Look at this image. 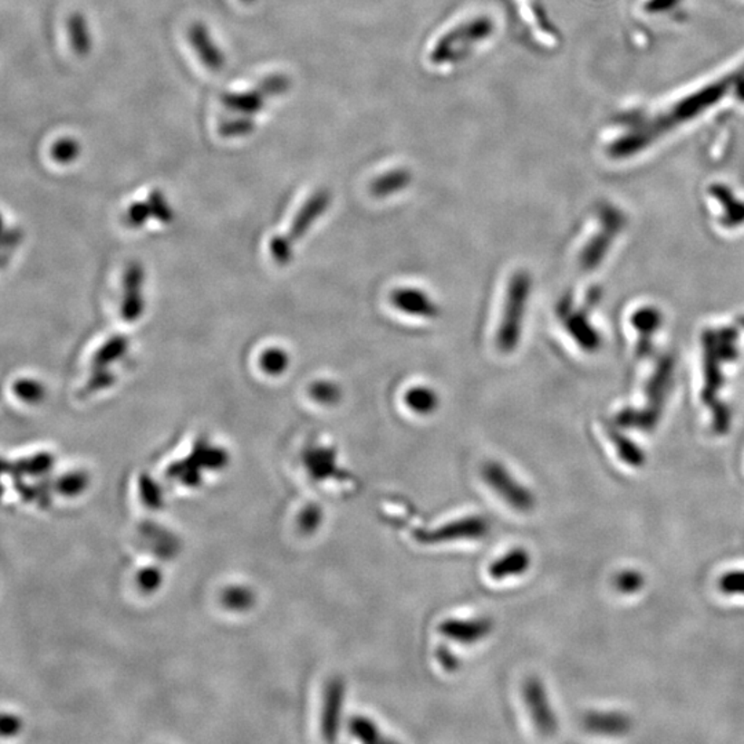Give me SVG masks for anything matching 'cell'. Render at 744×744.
I'll return each instance as SVG.
<instances>
[{"label":"cell","instance_id":"obj_41","mask_svg":"<svg viewBox=\"0 0 744 744\" xmlns=\"http://www.w3.org/2000/svg\"><path fill=\"white\" fill-rule=\"evenodd\" d=\"M159 581H160V578H159L158 572L156 571H145L144 574H142L141 579H140L142 587H145V589H152L153 586L156 587Z\"/></svg>","mask_w":744,"mask_h":744},{"label":"cell","instance_id":"obj_17","mask_svg":"<svg viewBox=\"0 0 744 744\" xmlns=\"http://www.w3.org/2000/svg\"><path fill=\"white\" fill-rule=\"evenodd\" d=\"M558 314L563 317L566 330L571 333L572 338L579 345L584 346L582 349L593 351L594 346H597V333H594L587 320L585 319L584 314H579V312H572L565 304L561 305Z\"/></svg>","mask_w":744,"mask_h":744},{"label":"cell","instance_id":"obj_11","mask_svg":"<svg viewBox=\"0 0 744 744\" xmlns=\"http://www.w3.org/2000/svg\"><path fill=\"white\" fill-rule=\"evenodd\" d=\"M188 38L196 54L200 58L201 63L208 70L214 71V72L224 70L227 58L211 38L210 32L205 24L193 23L188 31Z\"/></svg>","mask_w":744,"mask_h":744},{"label":"cell","instance_id":"obj_1","mask_svg":"<svg viewBox=\"0 0 744 744\" xmlns=\"http://www.w3.org/2000/svg\"><path fill=\"white\" fill-rule=\"evenodd\" d=\"M495 32V23L488 15L469 18L444 32L429 50V63L449 66L465 61L476 47L488 41Z\"/></svg>","mask_w":744,"mask_h":744},{"label":"cell","instance_id":"obj_8","mask_svg":"<svg viewBox=\"0 0 744 744\" xmlns=\"http://www.w3.org/2000/svg\"><path fill=\"white\" fill-rule=\"evenodd\" d=\"M391 305L407 314L423 320H436L441 316L439 304L426 291L415 287H399L391 291Z\"/></svg>","mask_w":744,"mask_h":744},{"label":"cell","instance_id":"obj_23","mask_svg":"<svg viewBox=\"0 0 744 744\" xmlns=\"http://www.w3.org/2000/svg\"><path fill=\"white\" fill-rule=\"evenodd\" d=\"M309 393H311L312 399H314V401L322 405H327V407L340 404L343 397L341 386L336 382H333V381L327 380L314 382V385L311 386Z\"/></svg>","mask_w":744,"mask_h":744},{"label":"cell","instance_id":"obj_22","mask_svg":"<svg viewBox=\"0 0 744 744\" xmlns=\"http://www.w3.org/2000/svg\"><path fill=\"white\" fill-rule=\"evenodd\" d=\"M348 728L351 735L357 740L362 741V743L374 744L385 741L377 722L374 720L368 719V717H353V719L349 720Z\"/></svg>","mask_w":744,"mask_h":744},{"label":"cell","instance_id":"obj_35","mask_svg":"<svg viewBox=\"0 0 744 744\" xmlns=\"http://www.w3.org/2000/svg\"><path fill=\"white\" fill-rule=\"evenodd\" d=\"M225 601H227V605L230 608H236V610H240V608H246V606L250 604L251 601V594L245 589H230L229 592L225 594Z\"/></svg>","mask_w":744,"mask_h":744},{"label":"cell","instance_id":"obj_5","mask_svg":"<svg viewBox=\"0 0 744 744\" xmlns=\"http://www.w3.org/2000/svg\"><path fill=\"white\" fill-rule=\"evenodd\" d=\"M739 72L733 75L727 76L719 82H713L709 86L701 87L693 94L687 95L669 111L666 118L663 119L667 126L670 124L687 123L692 119L698 118L701 113L713 108L717 102L722 100L727 95V92L732 89Z\"/></svg>","mask_w":744,"mask_h":744},{"label":"cell","instance_id":"obj_10","mask_svg":"<svg viewBox=\"0 0 744 744\" xmlns=\"http://www.w3.org/2000/svg\"><path fill=\"white\" fill-rule=\"evenodd\" d=\"M331 193L327 189H319L304 203L301 210L296 214L291 224L290 233L287 236L291 242L295 243L301 240L312 227L316 224L317 219L324 216L325 211L330 208Z\"/></svg>","mask_w":744,"mask_h":744},{"label":"cell","instance_id":"obj_6","mask_svg":"<svg viewBox=\"0 0 744 744\" xmlns=\"http://www.w3.org/2000/svg\"><path fill=\"white\" fill-rule=\"evenodd\" d=\"M523 699L537 732L544 736L555 735L558 730L557 714L553 709L544 681L537 677H528L524 681Z\"/></svg>","mask_w":744,"mask_h":744},{"label":"cell","instance_id":"obj_28","mask_svg":"<svg viewBox=\"0 0 744 744\" xmlns=\"http://www.w3.org/2000/svg\"><path fill=\"white\" fill-rule=\"evenodd\" d=\"M259 90L266 95L267 98L279 97V95L285 94L291 89V79L283 73H275V75L266 76L256 84Z\"/></svg>","mask_w":744,"mask_h":744},{"label":"cell","instance_id":"obj_14","mask_svg":"<svg viewBox=\"0 0 744 744\" xmlns=\"http://www.w3.org/2000/svg\"><path fill=\"white\" fill-rule=\"evenodd\" d=\"M585 727L597 735L621 736L629 732L632 720L618 711H593L585 717Z\"/></svg>","mask_w":744,"mask_h":744},{"label":"cell","instance_id":"obj_18","mask_svg":"<svg viewBox=\"0 0 744 744\" xmlns=\"http://www.w3.org/2000/svg\"><path fill=\"white\" fill-rule=\"evenodd\" d=\"M652 132L638 127L634 131L626 132L611 144L610 153L614 158H627L644 150L652 142Z\"/></svg>","mask_w":744,"mask_h":744},{"label":"cell","instance_id":"obj_25","mask_svg":"<svg viewBox=\"0 0 744 744\" xmlns=\"http://www.w3.org/2000/svg\"><path fill=\"white\" fill-rule=\"evenodd\" d=\"M50 155L57 163H73L81 155V144L76 140L71 139V137L58 140L57 142L53 144Z\"/></svg>","mask_w":744,"mask_h":744},{"label":"cell","instance_id":"obj_30","mask_svg":"<svg viewBox=\"0 0 744 744\" xmlns=\"http://www.w3.org/2000/svg\"><path fill=\"white\" fill-rule=\"evenodd\" d=\"M323 521V510L317 505L306 506L299 516V529L305 534H314L320 528Z\"/></svg>","mask_w":744,"mask_h":744},{"label":"cell","instance_id":"obj_39","mask_svg":"<svg viewBox=\"0 0 744 744\" xmlns=\"http://www.w3.org/2000/svg\"><path fill=\"white\" fill-rule=\"evenodd\" d=\"M436 658L446 672H454L459 669V662H458L457 656L446 648L437 651Z\"/></svg>","mask_w":744,"mask_h":744},{"label":"cell","instance_id":"obj_4","mask_svg":"<svg viewBox=\"0 0 744 744\" xmlns=\"http://www.w3.org/2000/svg\"><path fill=\"white\" fill-rule=\"evenodd\" d=\"M491 524L481 516H468L429 529H415L412 537L420 545H444L462 540L484 539Z\"/></svg>","mask_w":744,"mask_h":744},{"label":"cell","instance_id":"obj_24","mask_svg":"<svg viewBox=\"0 0 744 744\" xmlns=\"http://www.w3.org/2000/svg\"><path fill=\"white\" fill-rule=\"evenodd\" d=\"M254 129H256V123L253 118L242 115L240 118L222 121L219 124L218 132L225 139H235V137H245V135L251 134Z\"/></svg>","mask_w":744,"mask_h":744},{"label":"cell","instance_id":"obj_31","mask_svg":"<svg viewBox=\"0 0 744 744\" xmlns=\"http://www.w3.org/2000/svg\"><path fill=\"white\" fill-rule=\"evenodd\" d=\"M720 587L725 594L744 595V571L728 572L720 581Z\"/></svg>","mask_w":744,"mask_h":744},{"label":"cell","instance_id":"obj_27","mask_svg":"<svg viewBox=\"0 0 744 744\" xmlns=\"http://www.w3.org/2000/svg\"><path fill=\"white\" fill-rule=\"evenodd\" d=\"M290 364V357L282 349H270L264 353L261 359V365L267 374L280 375L285 372Z\"/></svg>","mask_w":744,"mask_h":744},{"label":"cell","instance_id":"obj_33","mask_svg":"<svg viewBox=\"0 0 744 744\" xmlns=\"http://www.w3.org/2000/svg\"><path fill=\"white\" fill-rule=\"evenodd\" d=\"M148 203H150V210L155 214V217H158L161 221H170L173 213H171V208L167 205L166 198L160 190H153Z\"/></svg>","mask_w":744,"mask_h":744},{"label":"cell","instance_id":"obj_36","mask_svg":"<svg viewBox=\"0 0 744 744\" xmlns=\"http://www.w3.org/2000/svg\"><path fill=\"white\" fill-rule=\"evenodd\" d=\"M126 351V343L123 340H115L105 346L104 351L98 353V364H107V362H113L116 356L123 354Z\"/></svg>","mask_w":744,"mask_h":744},{"label":"cell","instance_id":"obj_9","mask_svg":"<svg viewBox=\"0 0 744 744\" xmlns=\"http://www.w3.org/2000/svg\"><path fill=\"white\" fill-rule=\"evenodd\" d=\"M346 685L343 680L333 679L325 685L323 696L322 733L327 741H335L340 732L345 707Z\"/></svg>","mask_w":744,"mask_h":744},{"label":"cell","instance_id":"obj_42","mask_svg":"<svg viewBox=\"0 0 744 744\" xmlns=\"http://www.w3.org/2000/svg\"><path fill=\"white\" fill-rule=\"evenodd\" d=\"M242 2H243V4H246V5H251V4H254V2H256V0H242Z\"/></svg>","mask_w":744,"mask_h":744},{"label":"cell","instance_id":"obj_19","mask_svg":"<svg viewBox=\"0 0 744 744\" xmlns=\"http://www.w3.org/2000/svg\"><path fill=\"white\" fill-rule=\"evenodd\" d=\"M404 402L417 415H431L440 407V396L433 388L417 385L405 391Z\"/></svg>","mask_w":744,"mask_h":744},{"label":"cell","instance_id":"obj_2","mask_svg":"<svg viewBox=\"0 0 744 744\" xmlns=\"http://www.w3.org/2000/svg\"><path fill=\"white\" fill-rule=\"evenodd\" d=\"M532 285H534V280L527 270H516L515 274L510 276L509 285L506 287L502 316H500L497 340H495L500 353H515L520 346Z\"/></svg>","mask_w":744,"mask_h":744},{"label":"cell","instance_id":"obj_26","mask_svg":"<svg viewBox=\"0 0 744 744\" xmlns=\"http://www.w3.org/2000/svg\"><path fill=\"white\" fill-rule=\"evenodd\" d=\"M615 587L623 594H634L640 592L645 585L644 575L634 569H627L616 575Z\"/></svg>","mask_w":744,"mask_h":744},{"label":"cell","instance_id":"obj_3","mask_svg":"<svg viewBox=\"0 0 744 744\" xmlns=\"http://www.w3.org/2000/svg\"><path fill=\"white\" fill-rule=\"evenodd\" d=\"M484 483L515 512L529 513L536 507V497L509 469L498 460H488L481 468Z\"/></svg>","mask_w":744,"mask_h":744},{"label":"cell","instance_id":"obj_15","mask_svg":"<svg viewBox=\"0 0 744 744\" xmlns=\"http://www.w3.org/2000/svg\"><path fill=\"white\" fill-rule=\"evenodd\" d=\"M411 182V171L404 167H397L372 179L370 184V193L375 198H388L407 189Z\"/></svg>","mask_w":744,"mask_h":744},{"label":"cell","instance_id":"obj_7","mask_svg":"<svg viewBox=\"0 0 744 744\" xmlns=\"http://www.w3.org/2000/svg\"><path fill=\"white\" fill-rule=\"evenodd\" d=\"M494 622L487 616L476 618H449L437 630L447 640L462 645H475L486 640L494 632Z\"/></svg>","mask_w":744,"mask_h":744},{"label":"cell","instance_id":"obj_34","mask_svg":"<svg viewBox=\"0 0 744 744\" xmlns=\"http://www.w3.org/2000/svg\"><path fill=\"white\" fill-rule=\"evenodd\" d=\"M682 0H647L644 4V12L648 14H661L672 12L681 5Z\"/></svg>","mask_w":744,"mask_h":744},{"label":"cell","instance_id":"obj_21","mask_svg":"<svg viewBox=\"0 0 744 744\" xmlns=\"http://www.w3.org/2000/svg\"><path fill=\"white\" fill-rule=\"evenodd\" d=\"M516 4H517V6H520L524 20L532 26L535 34L540 36L542 41L549 42V43L555 41L553 29H550L549 23H547L546 18H545L542 10H540L532 0H516Z\"/></svg>","mask_w":744,"mask_h":744},{"label":"cell","instance_id":"obj_12","mask_svg":"<svg viewBox=\"0 0 744 744\" xmlns=\"http://www.w3.org/2000/svg\"><path fill=\"white\" fill-rule=\"evenodd\" d=\"M304 463L312 478L328 481L330 478H343L338 465V454L331 446H312L304 454Z\"/></svg>","mask_w":744,"mask_h":744},{"label":"cell","instance_id":"obj_20","mask_svg":"<svg viewBox=\"0 0 744 744\" xmlns=\"http://www.w3.org/2000/svg\"><path fill=\"white\" fill-rule=\"evenodd\" d=\"M66 25H68V35H70L73 53L79 57L89 54L92 52V38L84 15L82 13H72Z\"/></svg>","mask_w":744,"mask_h":744},{"label":"cell","instance_id":"obj_32","mask_svg":"<svg viewBox=\"0 0 744 744\" xmlns=\"http://www.w3.org/2000/svg\"><path fill=\"white\" fill-rule=\"evenodd\" d=\"M294 243L288 239L287 236H277L270 245V251L274 254V258L279 264H288L293 258Z\"/></svg>","mask_w":744,"mask_h":744},{"label":"cell","instance_id":"obj_37","mask_svg":"<svg viewBox=\"0 0 744 744\" xmlns=\"http://www.w3.org/2000/svg\"><path fill=\"white\" fill-rule=\"evenodd\" d=\"M150 213H152V210H150V203H135L129 210L130 222L132 225L142 224V222L147 221Z\"/></svg>","mask_w":744,"mask_h":744},{"label":"cell","instance_id":"obj_16","mask_svg":"<svg viewBox=\"0 0 744 744\" xmlns=\"http://www.w3.org/2000/svg\"><path fill=\"white\" fill-rule=\"evenodd\" d=\"M266 100L269 98L258 87L248 90V92H227L222 95V104L225 108L246 116H253L261 112L266 104Z\"/></svg>","mask_w":744,"mask_h":744},{"label":"cell","instance_id":"obj_13","mask_svg":"<svg viewBox=\"0 0 744 744\" xmlns=\"http://www.w3.org/2000/svg\"><path fill=\"white\" fill-rule=\"evenodd\" d=\"M531 553L524 547H513L488 565V576L495 582L523 576L531 568Z\"/></svg>","mask_w":744,"mask_h":744},{"label":"cell","instance_id":"obj_29","mask_svg":"<svg viewBox=\"0 0 744 744\" xmlns=\"http://www.w3.org/2000/svg\"><path fill=\"white\" fill-rule=\"evenodd\" d=\"M616 447H618L619 454H621L622 459L627 463V465L634 466V468H638V466L643 465L645 462L644 454L641 449H637L635 444H633L630 440L624 439V437L615 436Z\"/></svg>","mask_w":744,"mask_h":744},{"label":"cell","instance_id":"obj_38","mask_svg":"<svg viewBox=\"0 0 744 744\" xmlns=\"http://www.w3.org/2000/svg\"><path fill=\"white\" fill-rule=\"evenodd\" d=\"M15 391H17L24 400H29V401H32V400L36 401V400L42 397L41 385L36 382H20L15 386Z\"/></svg>","mask_w":744,"mask_h":744},{"label":"cell","instance_id":"obj_40","mask_svg":"<svg viewBox=\"0 0 744 744\" xmlns=\"http://www.w3.org/2000/svg\"><path fill=\"white\" fill-rule=\"evenodd\" d=\"M83 478H81L79 475L70 476V478H65L61 481V491L68 495L76 494V492L83 488Z\"/></svg>","mask_w":744,"mask_h":744}]
</instances>
